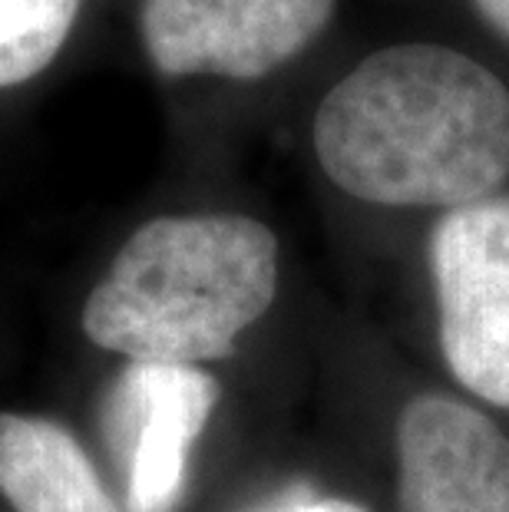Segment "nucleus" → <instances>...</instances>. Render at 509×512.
<instances>
[{
    "label": "nucleus",
    "mask_w": 509,
    "mask_h": 512,
    "mask_svg": "<svg viewBox=\"0 0 509 512\" xmlns=\"http://www.w3.org/2000/svg\"><path fill=\"white\" fill-rule=\"evenodd\" d=\"M314 152L354 199L460 209L509 176V90L450 47H387L324 96Z\"/></svg>",
    "instance_id": "f257e3e1"
},
{
    "label": "nucleus",
    "mask_w": 509,
    "mask_h": 512,
    "mask_svg": "<svg viewBox=\"0 0 509 512\" xmlns=\"http://www.w3.org/2000/svg\"><path fill=\"white\" fill-rule=\"evenodd\" d=\"M278 242L245 215H166L119 248L86 298L83 331L103 351L143 364L229 357L272 308Z\"/></svg>",
    "instance_id": "f03ea898"
},
{
    "label": "nucleus",
    "mask_w": 509,
    "mask_h": 512,
    "mask_svg": "<svg viewBox=\"0 0 509 512\" xmlns=\"http://www.w3.org/2000/svg\"><path fill=\"white\" fill-rule=\"evenodd\" d=\"M440 344L453 377L509 407V199L450 209L430 238Z\"/></svg>",
    "instance_id": "7ed1b4c3"
},
{
    "label": "nucleus",
    "mask_w": 509,
    "mask_h": 512,
    "mask_svg": "<svg viewBox=\"0 0 509 512\" xmlns=\"http://www.w3.org/2000/svg\"><path fill=\"white\" fill-rule=\"evenodd\" d=\"M334 0H143L139 27L166 76L258 80L321 37Z\"/></svg>",
    "instance_id": "20e7f679"
},
{
    "label": "nucleus",
    "mask_w": 509,
    "mask_h": 512,
    "mask_svg": "<svg viewBox=\"0 0 509 512\" xmlns=\"http://www.w3.org/2000/svg\"><path fill=\"white\" fill-rule=\"evenodd\" d=\"M219 387L199 367L129 361L103 407V430L123 476L129 512H176L189 483L192 446Z\"/></svg>",
    "instance_id": "39448f33"
},
{
    "label": "nucleus",
    "mask_w": 509,
    "mask_h": 512,
    "mask_svg": "<svg viewBox=\"0 0 509 512\" xmlns=\"http://www.w3.org/2000/svg\"><path fill=\"white\" fill-rule=\"evenodd\" d=\"M400 512H509V440L463 400L420 394L397 423Z\"/></svg>",
    "instance_id": "423d86ee"
},
{
    "label": "nucleus",
    "mask_w": 509,
    "mask_h": 512,
    "mask_svg": "<svg viewBox=\"0 0 509 512\" xmlns=\"http://www.w3.org/2000/svg\"><path fill=\"white\" fill-rule=\"evenodd\" d=\"M0 496L14 512H119L77 437L24 413H0Z\"/></svg>",
    "instance_id": "0eeeda50"
},
{
    "label": "nucleus",
    "mask_w": 509,
    "mask_h": 512,
    "mask_svg": "<svg viewBox=\"0 0 509 512\" xmlns=\"http://www.w3.org/2000/svg\"><path fill=\"white\" fill-rule=\"evenodd\" d=\"M77 14L80 0H0V90L47 70Z\"/></svg>",
    "instance_id": "6e6552de"
},
{
    "label": "nucleus",
    "mask_w": 509,
    "mask_h": 512,
    "mask_svg": "<svg viewBox=\"0 0 509 512\" xmlns=\"http://www.w3.org/2000/svg\"><path fill=\"white\" fill-rule=\"evenodd\" d=\"M252 512H367V509L351 503V499L318 496L308 483H291L288 489H281L278 496L265 499V503Z\"/></svg>",
    "instance_id": "1a4fd4ad"
},
{
    "label": "nucleus",
    "mask_w": 509,
    "mask_h": 512,
    "mask_svg": "<svg viewBox=\"0 0 509 512\" xmlns=\"http://www.w3.org/2000/svg\"><path fill=\"white\" fill-rule=\"evenodd\" d=\"M476 10L490 27H496L509 40V0H476Z\"/></svg>",
    "instance_id": "9d476101"
}]
</instances>
